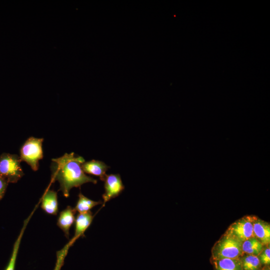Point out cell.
<instances>
[{
  "mask_svg": "<svg viewBox=\"0 0 270 270\" xmlns=\"http://www.w3.org/2000/svg\"><path fill=\"white\" fill-rule=\"evenodd\" d=\"M84 162L82 157L74 152L66 153L60 158L52 159L51 182H59L60 190L65 197L69 196L73 188L80 187L87 182L96 184V180L83 171L82 165Z\"/></svg>",
  "mask_w": 270,
  "mask_h": 270,
  "instance_id": "6da1fadb",
  "label": "cell"
},
{
  "mask_svg": "<svg viewBox=\"0 0 270 270\" xmlns=\"http://www.w3.org/2000/svg\"><path fill=\"white\" fill-rule=\"evenodd\" d=\"M242 242L234 236L226 233L215 244L212 249V259L240 258L244 253Z\"/></svg>",
  "mask_w": 270,
  "mask_h": 270,
  "instance_id": "7a4b0ae2",
  "label": "cell"
},
{
  "mask_svg": "<svg viewBox=\"0 0 270 270\" xmlns=\"http://www.w3.org/2000/svg\"><path fill=\"white\" fill-rule=\"evenodd\" d=\"M21 161L16 154L3 153L0 156V176L8 184L16 183L24 176Z\"/></svg>",
  "mask_w": 270,
  "mask_h": 270,
  "instance_id": "3957f363",
  "label": "cell"
},
{
  "mask_svg": "<svg viewBox=\"0 0 270 270\" xmlns=\"http://www.w3.org/2000/svg\"><path fill=\"white\" fill-rule=\"evenodd\" d=\"M44 138H29L20 150V159L26 162L34 171L39 167V160L43 158L42 142Z\"/></svg>",
  "mask_w": 270,
  "mask_h": 270,
  "instance_id": "277c9868",
  "label": "cell"
},
{
  "mask_svg": "<svg viewBox=\"0 0 270 270\" xmlns=\"http://www.w3.org/2000/svg\"><path fill=\"white\" fill-rule=\"evenodd\" d=\"M256 217L246 216L232 223L226 232L244 241L254 236L253 224Z\"/></svg>",
  "mask_w": 270,
  "mask_h": 270,
  "instance_id": "5b68a950",
  "label": "cell"
},
{
  "mask_svg": "<svg viewBox=\"0 0 270 270\" xmlns=\"http://www.w3.org/2000/svg\"><path fill=\"white\" fill-rule=\"evenodd\" d=\"M104 182L105 191L102 196L103 206L106 202L118 196L124 189L119 174H106Z\"/></svg>",
  "mask_w": 270,
  "mask_h": 270,
  "instance_id": "8992f818",
  "label": "cell"
},
{
  "mask_svg": "<svg viewBox=\"0 0 270 270\" xmlns=\"http://www.w3.org/2000/svg\"><path fill=\"white\" fill-rule=\"evenodd\" d=\"M76 211L70 206H68L60 213L58 222V226L64 232L66 237L69 238L70 230L75 222Z\"/></svg>",
  "mask_w": 270,
  "mask_h": 270,
  "instance_id": "52a82bcc",
  "label": "cell"
},
{
  "mask_svg": "<svg viewBox=\"0 0 270 270\" xmlns=\"http://www.w3.org/2000/svg\"><path fill=\"white\" fill-rule=\"evenodd\" d=\"M84 173L98 176L100 180L104 181L106 176V172L110 166L103 162L92 160L84 162L82 165Z\"/></svg>",
  "mask_w": 270,
  "mask_h": 270,
  "instance_id": "ba28073f",
  "label": "cell"
},
{
  "mask_svg": "<svg viewBox=\"0 0 270 270\" xmlns=\"http://www.w3.org/2000/svg\"><path fill=\"white\" fill-rule=\"evenodd\" d=\"M94 216L90 211L84 213H78L75 220V230L72 238L76 241L84 236L86 230L90 225Z\"/></svg>",
  "mask_w": 270,
  "mask_h": 270,
  "instance_id": "9c48e42d",
  "label": "cell"
},
{
  "mask_svg": "<svg viewBox=\"0 0 270 270\" xmlns=\"http://www.w3.org/2000/svg\"><path fill=\"white\" fill-rule=\"evenodd\" d=\"M41 208L48 214L56 215L58 210L57 192L53 190H47L42 198Z\"/></svg>",
  "mask_w": 270,
  "mask_h": 270,
  "instance_id": "30bf717a",
  "label": "cell"
},
{
  "mask_svg": "<svg viewBox=\"0 0 270 270\" xmlns=\"http://www.w3.org/2000/svg\"><path fill=\"white\" fill-rule=\"evenodd\" d=\"M254 236L264 245L270 242V224L260 219L256 218L253 224Z\"/></svg>",
  "mask_w": 270,
  "mask_h": 270,
  "instance_id": "8fae6325",
  "label": "cell"
},
{
  "mask_svg": "<svg viewBox=\"0 0 270 270\" xmlns=\"http://www.w3.org/2000/svg\"><path fill=\"white\" fill-rule=\"evenodd\" d=\"M38 206H36L34 210L30 213V214L24 220L22 226L21 228L20 234L14 243L12 250V253L9 262L4 270H14L16 258H17L18 254V250L20 248V242H21L22 238L23 236L24 230L26 229V228L27 226V225L29 221L30 220L32 216L34 214Z\"/></svg>",
  "mask_w": 270,
  "mask_h": 270,
  "instance_id": "7c38bea8",
  "label": "cell"
},
{
  "mask_svg": "<svg viewBox=\"0 0 270 270\" xmlns=\"http://www.w3.org/2000/svg\"><path fill=\"white\" fill-rule=\"evenodd\" d=\"M214 270H242L240 258L212 259Z\"/></svg>",
  "mask_w": 270,
  "mask_h": 270,
  "instance_id": "4fadbf2b",
  "label": "cell"
},
{
  "mask_svg": "<svg viewBox=\"0 0 270 270\" xmlns=\"http://www.w3.org/2000/svg\"><path fill=\"white\" fill-rule=\"evenodd\" d=\"M264 245L256 238L252 237L242 242L244 254L258 256L263 250Z\"/></svg>",
  "mask_w": 270,
  "mask_h": 270,
  "instance_id": "5bb4252c",
  "label": "cell"
},
{
  "mask_svg": "<svg viewBox=\"0 0 270 270\" xmlns=\"http://www.w3.org/2000/svg\"><path fill=\"white\" fill-rule=\"evenodd\" d=\"M78 198L74 209L78 213L90 212L94 206L102 203V201H94L85 196L81 192L78 194Z\"/></svg>",
  "mask_w": 270,
  "mask_h": 270,
  "instance_id": "9a60e30c",
  "label": "cell"
},
{
  "mask_svg": "<svg viewBox=\"0 0 270 270\" xmlns=\"http://www.w3.org/2000/svg\"><path fill=\"white\" fill-rule=\"evenodd\" d=\"M242 270H260L261 264L258 256L252 254L242 256L240 258Z\"/></svg>",
  "mask_w": 270,
  "mask_h": 270,
  "instance_id": "2e32d148",
  "label": "cell"
},
{
  "mask_svg": "<svg viewBox=\"0 0 270 270\" xmlns=\"http://www.w3.org/2000/svg\"><path fill=\"white\" fill-rule=\"evenodd\" d=\"M76 242L72 238L60 250L56 253V262L53 270H61L64 265V261L67 256L70 248Z\"/></svg>",
  "mask_w": 270,
  "mask_h": 270,
  "instance_id": "e0dca14e",
  "label": "cell"
},
{
  "mask_svg": "<svg viewBox=\"0 0 270 270\" xmlns=\"http://www.w3.org/2000/svg\"><path fill=\"white\" fill-rule=\"evenodd\" d=\"M260 263L261 265L266 266H268L270 264V247H266V248H263L262 251L258 256Z\"/></svg>",
  "mask_w": 270,
  "mask_h": 270,
  "instance_id": "ac0fdd59",
  "label": "cell"
},
{
  "mask_svg": "<svg viewBox=\"0 0 270 270\" xmlns=\"http://www.w3.org/2000/svg\"><path fill=\"white\" fill-rule=\"evenodd\" d=\"M8 184V182L0 176V200L5 194Z\"/></svg>",
  "mask_w": 270,
  "mask_h": 270,
  "instance_id": "d6986e66",
  "label": "cell"
},
{
  "mask_svg": "<svg viewBox=\"0 0 270 270\" xmlns=\"http://www.w3.org/2000/svg\"><path fill=\"white\" fill-rule=\"evenodd\" d=\"M262 270H270V268L268 266H266L264 268H262Z\"/></svg>",
  "mask_w": 270,
  "mask_h": 270,
  "instance_id": "ffe728a7",
  "label": "cell"
},
{
  "mask_svg": "<svg viewBox=\"0 0 270 270\" xmlns=\"http://www.w3.org/2000/svg\"><path fill=\"white\" fill-rule=\"evenodd\" d=\"M260 270H262V269H260Z\"/></svg>",
  "mask_w": 270,
  "mask_h": 270,
  "instance_id": "44dd1931",
  "label": "cell"
}]
</instances>
